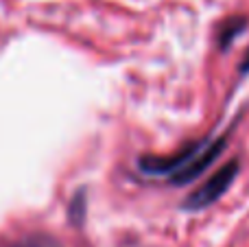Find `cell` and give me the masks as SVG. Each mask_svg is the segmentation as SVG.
I'll list each match as a JSON object with an SVG mask.
<instances>
[{
	"mask_svg": "<svg viewBox=\"0 0 249 247\" xmlns=\"http://www.w3.org/2000/svg\"><path fill=\"white\" fill-rule=\"evenodd\" d=\"M238 171H241L238 160L225 162L216 173H212V177H208L197 191L190 193L188 199L184 201V208L186 210H203V208H208V206H212L214 201H219L221 197L228 193V188L234 184Z\"/></svg>",
	"mask_w": 249,
	"mask_h": 247,
	"instance_id": "1",
	"label": "cell"
},
{
	"mask_svg": "<svg viewBox=\"0 0 249 247\" xmlns=\"http://www.w3.org/2000/svg\"><path fill=\"white\" fill-rule=\"evenodd\" d=\"M225 147H228V136H219L216 140L203 142L201 147H199V151L195 153V156L190 158L184 166H181V169H177L175 173H173L171 182L177 184V186H184V184L201 177L203 171H206L208 166H212L221 158V153L225 151Z\"/></svg>",
	"mask_w": 249,
	"mask_h": 247,
	"instance_id": "2",
	"label": "cell"
},
{
	"mask_svg": "<svg viewBox=\"0 0 249 247\" xmlns=\"http://www.w3.org/2000/svg\"><path fill=\"white\" fill-rule=\"evenodd\" d=\"M203 144L201 142H195V144H188V147L179 149V151L171 153V156H160V158H153V156H146V158H140L138 166H140L142 173L146 175H166V173H175L177 169L186 164L195 153L199 151V147Z\"/></svg>",
	"mask_w": 249,
	"mask_h": 247,
	"instance_id": "3",
	"label": "cell"
},
{
	"mask_svg": "<svg viewBox=\"0 0 249 247\" xmlns=\"http://www.w3.org/2000/svg\"><path fill=\"white\" fill-rule=\"evenodd\" d=\"M247 26V18L238 16V18H230L225 20L223 24L219 26V35H216V42H219V48L221 51H228V46L234 42L236 35H241Z\"/></svg>",
	"mask_w": 249,
	"mask_h": 247,
	"instance_id": "4",
	"label": "cell"
},
{
	"mask_svg": "<svg viewBox=\"0 0 249 247\" xmlns=\"http://www.w3.org/2000/svg\"><path fill=\"white\" fill-rule=\"evenodd\" d=\"M18 247H61V245L57 241L48 239V236H33V239H29L26 243H22Z\"/></svg>",
	"mask_w": 249,
	"mask_h": 247,
	"instance_id": "5",
	"label": "cell"
},
{
	"mask_svg": "<svg viewBox=\"0 0 249 247\" xmlns=\"http://www.w3.org/2000/svg\"><path fill=\"white\" fill-rule=\"evenodd\" d=\"M83 204H86V197H83L81 193H79V195L72 199V206H70V212H72V219H74V221H77V223L81 221V217H83V210H86V208H83Z\"/></svg>",
	"mask_w": 249,
	"mask_h": 247,
	"instance_id": "6",
	"label": "cell"
},
{
	"mask_svg": "<svg viewBox=\"0 0 249 247\" xmlns=\"http://www.w3.org/2000/svg\"><path fill=\"white\" fill-rule=\"evenodd\" d=\"M241 72H249V51L245 55V61H243V66H241Z\"/></svg>",
	"mask_w": 249,
	"mask_h": 247,
	"instance_id": "7",
	"label": "cell"
}]
</instances>
